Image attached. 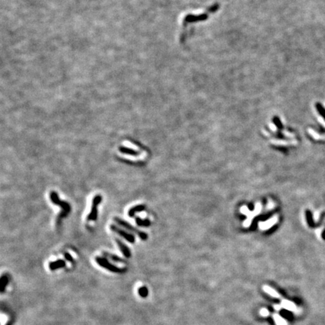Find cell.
<instances>
[{"label": "cell", "instance_id": "cell-22", "mask_svg": "<svg viewBox=\"0 0 325 325\" xmlns=\"http://www.w3.org/2000/svg\"><path fill=\"white\" fill-rule=\"evenodd\" d=\"M273 309H275L276 312H279V311L281 310V309H282V306H281V304H274L273 305Z\"/></svg>", "mask_w": 325, "mask_h": 325}, {"label": "cell", "instance_id": "cell-16", "mask_svg": "<svg viewBox=\"0 0 325 325\" xmlns=\"http://www.w3.org/2000/svg\"><path fill=\"white\" fill-rule=\"evenodd\" d=\"M135 222L140 227H148L151 224V222L148 219H142L140 217H135Z\"/></svg>", "mask_w": 325, "mask_h": 325}, {"label": "cell", "instance_id": "cell-4", "mask_svg": "<svg viewBox=\"0 0 325 325\" xmlns=\"http://www.w3.org/2000/svg\"><path fill=\"white\" fill-rule=\"evenodd\" d=\"M96 261H97V264L100 266H101L102 267L105 268V269H108V270L111 271L113 272H118V273H121V272H126V269H121V268L117 267L116 266L112 265L111 263L108 262V260L105 258H102V257H97L96 258Z\"/></svg>", "mask_w": 325, "mask_h": 325}, {"label": "cell", "instance_id": "cell-9", "mask_svg": "<svg viewBox=\"0 0 325 325\" xmlns=\"http://www.w3.org/2000/svg\"><path fill=\"white\" fill-rule=\"evenodd\" d=\"M263 291H264L265 293H266L267 294H269V296H272L273 298H277V299H279V298L282 297L281 294L278 293V291H276L274 288H271L269 285H264L263 286Z\"/></svg>", "mask_w": 325, "mask_h": 325}, {"label": "cell", "instance_id": "cell-1", "mask_svg": "<svg viewBox=\"0 0 325 325\" xmlns=\"http://www.w3.org/2000/svg\"><path fill=\"white\" fill-rule=\"evenodd\" d=\"M50 196H51V200L52 203H53V204H56L57 205V206H60V207H61L63 209V212L61 213V214L59 215V217H58V223H59L60 222V220L62 218V217H65V216H66L68 214H69L70 210H71V208H70V206H69V203H66V202L65 201H62V200H60V199H59V196H58L57 193H56V192L52 191L51 193Z\"/></svg>", "mask_w": 325, "mask_h": 325}, {"label": "cell", "instance_id": "cell-8", "mask_svg": "<svg viewBox=\"0 0 325 325\" xmlns=\"http://www.w3.org/2000/svg\"><path fill=\"white\" fill-rule=\"evenodd\" d=\"M278 216L275 215L272 218L269 219V220H266V221H264V222H261L259 224V227L261 230H268L269 228H270L271 227L274 225L275 223L278 221Z\"/></svg>", "mask_w": 325, "mask_h": 325}, {"label": "cell", "instance_id": "cell-17", "mask_svg": "<svg viewBox=\"0 0 325 325\" xmlns=\"http://www.w3.org/2000/svg\"><path fill=\"white\" fill-rule=\"evenodd\" d=\"M8 281H9L8 280V278L6 276V275H3V276L2 277V278H1L0 282H1V292H2V293H3L4 291H5V287L8 285Z\"/></svg>", "mask_w": 325, "mask_h": 325}, {"label": "cell", "instance_id": "cell-13", "mask_svg": "<svg viewBox=\"0 0 325 325\" xmlns=\"http://www.w3.org/2000/svg\"><path fill=\"white\" fill-rule=\"evenodd\" d=\"M145 209V206H144V205H137V206H134V207L131 208L130 209L129 212H128V214H129L130 217H134V215H135V214L136 212H140L143 211L144 209Z\"/></svg>", "mask_w": 325, "mask_h": 325}, {"label": "cell", "instance_id": "cell-6", "mask_svg": "<svg viewBox=\"0 0 325 325\" xmlns=\"http://www.w3.org/2000/svg\"><path fill=\"white\" fill-rule=\"evenodd\" d=\"M280 304L282 306V309H285L286 310L290 311V312H294V314H299L302 312L301 309H299L294 303H293L291 300H288V299H282Z\"/></svg>", "mask_w": 325, "mask_h": 325}, {"label": "cell", "instance_id": "cell-18", "mask_svg": "<svg viewBox=\"0 0 325 325\" xmlns=\"http://www.w3.org/2000/svg\"><path fill=\"white\" fill-rule=\"evenodd\" d=\"M306 219H307V221H308V224H309V225L310 226V227H314V226H315L314 220H313V219H312V214H311V212L309 211V210L306 212Z\"/></svg>", "mask_w": 325, "mask_h": 325}, {"label": "cell", "instance_id": "cell-23", "mask_svg": "<svg viewBox=\"0 0 325 325\" xmlns=\"http://www.w3.org/2000/svg\"><path fill=\"white\" fill-rule=\"evenodd\" d=\"M322 238L324 239H325V230H324L323 233H322Z\"/></svg>", "mask_w": 325, "mask_h": 325}, {"label": "cell", "instance_id": "cell-5", "mask_svg": "<svg viewBox=\"0 0 325 325\" xmlns=\"http://www.w3.org/2000/svg\"><path fill=\"white\" fill-rule=\"evenodd\" d=\"M102 201V196L100 195H97L96 196H94L93 202H92V207H91V211H90V214L87 216V220H96L97 219V215H98V211H97V208H98V205L101 203Z\"/></svg>", "mask_w": 325, "mask_h": 325}, {"label": "cell", "instance_id": "cell-20", "mask_svg": "<svg viewBox=\"0 0 325 325\" xmlns=\"http://www.w3.org/2000/svg\"><path fill=\"white\" fill-rule=\"evenodd\" d=\"M148 289H147L146 287H141L139 289H138V294L142 297H146L147 295H148Z\"/></svg>", "mask_w": 325, "mask_h": 325}, {"label": "cell", "instance_id": "cell-12", "mask_svg": "<svg viewBox=\"0 0 325 325\" xmlns=\"http://www.w3.org/2000/svg\"><path fill=\"white\" fill-rule=\"evenodd\" d=\"M65 266H66V263H65L64 261H63V260H58V261L50 263V264H49V268H50L51 270H55V269L64 267Z\"/></svg>", "mask_w": 325, "mask_h": 325}, {"label": "cell", "instance_id": "cell-11", "mask_svg": "<svg viewBox=\"0 0 325 325\" xmlns=\"http://www.w3.org/2000/svg\"><path fill=\"white\" fill-rule=\"evenodd\" d=\"M272 317L275 325H288V321L285 320V318H284L282 315H280L277 312L273 313L272 315Z\"/></svg>", "mask_w": 325, "mask_h": 325}, {"label": "cell", "instance_id": "cell-21", "mask_svg": "<svg viewBox=\"0 0 325 325\" xmlns=\"http://www.w3.org/2000/svg\"><path fill=\"white\" fill-rule=\"evenodd\" d=\"M64 257H65V258L67 260V261H69V262L74 263V260H73L72 257L71 255L69 254V253H64Z\"/></svg>", "mask_w": 325, "mask_h": 325}, {"label": "cell", "instance_id": "cell-10", "mask_svg": "<svg viewBox=\"0 0 325 325\" xmlns=\"http://www.w3.org/2000/svg\"><path fill=\"white\" fill-rule=\"evenodd\" d=\"M115 240L117 244H118V246H119V248L121 249V251H122V253L124 254V256L127 258H130L131 257L130 250L128 248V247H127L124 243H123L122 242H121V240L118 239H115Z\"/></svg>", "mask_w": 325, "mask_h": 325}, {"label": "cell", "instance_id": "cell-2", "mask_svg": "<svg viewBox=\"0 0 325 325\" xmlns=\"http://www.w3.org/2000/svg\"><path fill=\"white\" fill-rule=\"evenodd\" d=\"M261 205L260 204V203H258V204L256 205V206H255V209H254V211L253 212H250L246 206H242V207L240 209V212H241L242 214L248 216L247 219L245 220V222H244V226H245V227H249L252 219L254 218V216H256L257 214H259V213L261 212Z\"/></svg>", "mask_w": 325, "mask_h": 325}, {"label": "cell", "instance_id": "cell-15", "mask_svg": "<svg viewBox=\"0 0 325 325\" xmlns=\"http://www.w3.org/2000/svg\"><path fill=\"white\" fill-rule=\"evenodd\" d=\"M103 255L105 257H106V258H109V259L112 260L113 261H115V262H118V263H126V261H124V260H123L122 258H119L118 256H117V255H114V254H110V253H108V252H103Z\"/></svg>", "mask_w": 325, "mask_h": 325}, {"label": "cell", "instance_id": "cell-19", "mask_svg": "<svg viewBox=\"0 0 325 325\" xmlns=\"http://www.w3.org/2000/svg\"><path fill=\"white\" fill-rule=\"evenodd\" d=\"M259 313L260 315L264 318L268 317V316H269V315H270V312H269V309H266V308H261V309H260Z\"/></svg>", "mask_w": 325, "mask_h": 325}, {"label": "cell", "instance_id": "cell-14", "mask_svg": "<svg viewBox=\"0 0 325 325\" xmlns=\"http://www.w3.org/2000/svg\"><path fill=\"white\" fill-rule=\"evenodd\" d=\"M119 151L123 154H126L129 155H132V156H137V155L139 154V152H138L137 151H135L133 149H131V148H127V147H120Z\"/></svg>", "mask_w": 325, "mask_h": 325}, {"label": "cell", "instance_id": "cell-7", "mask_svg": "<svg viewBox=\"0 0 325 325\" xmlns=\"http://www.w3.org/2000/svg\"><path fill=\"white\" fill-rule=\"evenodd\" d=\"M111 230H112L113 232H114V233H116V234H118V235H120L121 236H122L123 238L127 240V241L129 242L130 243L135 242V236H134L133 235H132V234H130V233H127V231L122 230V229L117 227L116 225H111Z\"/></svg>", "mask_w": 325, "mask_h": 325}, {"label": "cell", "instance_id": "cell-3", "mask_svg": "<svg viewBox=\"0 0 325 325\" xmlns=\"http://www.w3.org/2000/svg\"><path fill=\"white\" fill-rule=\"evenodd\" d=\"M114 221H115L117 224H118L119 225H121V227H124V228H126L127 230H130V231L132 232V233H134V234H136L138 236L140 237L142 239H147V238H148V235H147V234H145V232H142V231H140V230H138V229H136L135 227H134L133 226L130 225V224H129V223H127L126 222L125 220H122V219L119 218V217H114Z\"/></svg>", "mask_w": 325, "mask_h": 325}]
</instances>
